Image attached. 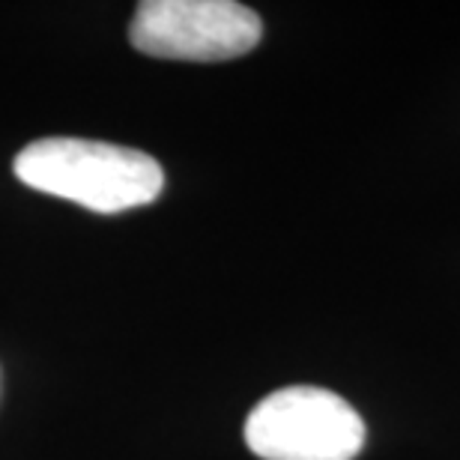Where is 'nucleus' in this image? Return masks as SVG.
Listing matches in <instances>:
<instances>
[{
	"instance_id": "3",
	"label": "nucleus",
	"mask_w": 460,
	"mask_h": 460,
	"mask_svg": "<svg viewBox=\"0 0 460 460\" xmlns=\"http://www.w3.org/2000/svg\"><path fill=\"white\" fill-rule=\"evenodd\" d=\"M261 36V15L234 0H144L128 24V42L164 60H234Z\"/></svg>"
},
{
	"instance_id": "1",
	"label": "nucleus",
	"mask_w": 460,
	"mask_h": 460,
	"mask_svg": "<svg viewBox=\"0 0 460 460\" xmlns=\"http://www.w3.org/2000/svg\"><path fill=\"white\" fill-rule=\"evenodd\" d=\"M13 171L24 186L102 216L153 204L164 189L150 153L87 137H40L15 155Z\"/></svg>"
},
{
	"instance_id": "2",
	"label": "nucleus",
	"mask_w": 460,
	"mask_h": 460,
	"mask_svg": "<svg viewBox=\"0 0 460 460\" xmlns=\"http://www.w3.org/2000/svg\"><path fill=\"white\" fill-rule=\"evenodd\" d=\"M245 446L261 460H353L365 446V421L341 394L288 385L248 412Z\"/></svg>"
}]
</instances>
